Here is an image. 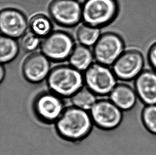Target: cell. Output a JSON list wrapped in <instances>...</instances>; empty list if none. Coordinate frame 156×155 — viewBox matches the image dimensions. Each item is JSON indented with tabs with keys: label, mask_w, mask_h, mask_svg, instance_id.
<instances>
[{
	"label": "cell",
	"mask_w": 156,
	"mask_h": 155,
	"mask_svg": "<svg viewBox=\"0 0 156 155\" xmlns=\"http://www.w3.org/2000/svg\"><path fill=\"white\" fill-rule=\"evenodd\" d=\"M93 57L87 46L76 45L69 57L70 65L80 71H86L92 64Z\"/></svg>",
	"instance_id": "cell-15"
},
{
	"label": "cell",
	"mask_w": 156,
	"mask_h": 155,
	"mask_svg": "<svg viewBox=\"0 0 156 155\" xmlns=\"http://www.w3.org/2000/svg\"><path fill=\"white\" fill-rule=\"evenodd\" d=\"M93 124L88 111L73 106L65 109L55 122V128L62 138L74 141L81 140L88 135Z\"/></svg>",
	"instance_id": "cell-1"
},
{
	"label": "cell",
	"mask_w": 156,
	"mask_h": 155,
	"mask_svg": "<svg viewBox=\"0 0 156 155\" xmlns=\"http://www.w3.org/2000/svg\"><path fill=\"white\" fill-rule=\"evenodd\" d=\"M144 55L137 50H125L112 64V70L117 78L122 80L135 79L143 71Z\"/></svg>",
	"instance_id": "cell-7"
},
{
	"label": "cell",
	"mask_w": 156,
	"mask_h": 155,
	"mask_svg": "<svg viewBox=\"0 0 156 155\" xmlns=\"http://www.w3.org/2000/svg\"><path fill=\"white\" fill-rule=\"evenodd\" d=\"M80 71L71 65H60L53 68L47 78L51 91L62 97H72L84 83Z\"/></svg>",
	"instance_id": "cell-2"
},
{
	"label": "cell",
	"mask_w": 156,
	"mask_h": 155,
	"mask_svg": "<svg viewBox=\"0 0 156 155\" xmlns=\"http://www.w3.org/2000/svg\"><path fill=\"white\" fill-rule=\"evenodd\" d=\"M21 46L27 52H33L38 48L40 44V37L33 32H28L23 35L21 39Z\"/></svg>",
	"instance_id": "cell-21"
},
{
	"label": "cell",
	"mask_w": 156,
	"mask_h": 155,
	"mask_svg": "<svg viewBox=\"0 0 156 155\" xmlns=\"http://www.w3.org/2000/svg\"><path fill=\"white\" fill-rule=\"evenodd\" d=\"M49 10L52 18L65 27L74 26L82 19V5L76 0H53Z\"/></svg>",
	"instance_id": "cell-10"
},
{
	"label": "cell",
	"mask_w": 156,
	"mask_h": 155,
	"mask_svg": "<svg viewBox=\"0 0 156 155\" xmlns=\"http://www.w3.org/2000/svg\"><path fill=\"white\" fill-rule=\"evenodd\" d=\"M99 28L85 23L79 26L76 32V36L80 44L86 46L94 45L100 36Z\"/></svg>",
	"instance_id": "cell-19"
},
{
	"label": "cell",
	"mask_w": 156,
	"mask_h": 155,
	"mask_svg": "<svg viewBox=\"0 0 156 155\" xmlns=\"http://www.w3.org/2000/svg\"><path fill=\"white\" fill-rule=\"evenodd\" d=\"M74 40L69 34L62 31L51 32L41 44L43 54L53 61H61L68 57L75 47Z\"/></svg>",
	"instance_id": "cell-6"
},
{
	"label": "cell",
	"mask_w": 156,
	"mask_h": 155,
	"mask_svg": "<svg viewBox=\"0 0 156 155\" xmlns=\"http://www.w3.org/2000/svg\"><path fill=\"white\" fill-rule=\"evenodd\" d=\"M137 96L147 105H156V71L145 70L135 78Z\"/></svg>",
	"instance_id": "cell-13"
},
{
	"label": "cell",
	"mask_w": 156,
	"mask_h": 155,
	"mask_svg": "<svg viewBox=\"0 0 156 155\" xmlns=\"http://www.w3.org/2000/svg\"><path fill=\"white\" fill-rule=\"evenodd\" d=\"M110 100L122 111H128L135 105L137 94L131 87L125 84H116L109 94Z\"/></svg>",
	"instance_id": "cell-14"
},
{
	"label": "cell",
	"mask_w": 156,
	"mask_h": 155,
	"mask_svg": "<svg viewBox=\"0 0 156 155\" xmlns=\"http://www.w3.org/2000/svg\"><path fill=\"white\" fill-rule=\"evenodd\" d=\"M49 60L43 53H36L28 56L22 67L26 79L32 83H38L47 79L51 71Z\"/></svg>",
	"instance_id": "cell-12"
},
{
	"label": "cell",
	"mask_w": 156,
	"mask_h": 155,
	"mask_svg": "<svg viewBox=\"0 0 156 155\" xmlns=\"http://www.w3.org/2000/svg\"><path fill=\"white\" fill-rule=\"evenodd\" d=\"M62 97L52 91L41 93L35 99L34 112L39 119L47 123L56 122L65 109Z\"/></svg>",
	"instance_id": "cell-8"
},
{
	"label": "cell",
	"mask_w": 156,
	"mask_h": 155,
	"mask_svg": "<svg viewBox=\"0 0 156 155\" xmlns=\"http://www.w3.org/2000/svg\"><path fill=\"white\" fill-rule=\"evenodd\" d=\"M124 40L115 33H105L100 35L94 45L93 55L98 63L112 65L124 52Z\"/></svg>",
	"instance_id": "cell-5"
},
{
	"label": "cell",
	"mask_w": 156,
	"mask_h": 155,
	"mask_svg": "<svg viewBox=\"0 0 156 155\" xmlns=\"http://www.w3.org/2000/svg\"><path fill=\"white\" fill-rule=\"evenodd\" d=\"M4 74H5V70H4V67H3V66H1V68H0V80H1V81H2L3 79Z\"/></svg>",
	"instance_id": "cell-23"
},
{
	"label": "cell",
	"mask_w": 156,
	"mask_h": 155,
	"mask_svg": "<svg viewBox=\"0 0 156 155\" xmlns=\"http://www.w3.org/2000/svg\"><path fill=\"white\" fill-rule=\"evenodd\" d=\"M97 95L86 87H83L72 97L73 106L85 111H90L97 102Z\"/></svg>",
	"instance_id": "cell-16"
},
{
	"label": "cell",
	"mask_w": 156,
	"mask_h": 155,
	"mask_svg": "<svg viewBox=\"0 0 156 155\" xmlns=\"http://www.w3.org/2000/svg\"><path fill=\"white\" fill-rule=\"evenodd\" d=\"M30 31L38 37H47L51 33L52 24L47 16L38 14L30 20Z\"/></svg>",
	"instance_id": "cell-18"
},
{
	"label": "cell",
	"mask_w": 156,
	"mask_h": 155,
	"mask_svg": "<svg viewBox=\"0 0 156 155\" xmlns=\"http://www.w3.org/2000/svg\"><path fill=\"white\" fill-rule=\"evenodd\" d=\"M82 9L85 23L99 28L114 21L118 15L119 5L117 0H85Z\"/></svg>",
	"instance_id": "cell-3"
},
{
	"label": "cell",
	"mask_w": 156,
	"mask_h": 155,
	"mask_svg": "<svg viewBox=\"0 0 156 155\" xmlns=\"http://www.w3.org/2000/svg\"><path fill=\"white\" fill-rule=\"evenodd\" d=\"M19 52V46L14 38L2 35L0 38V61L2 63L10 62Z\"/></svg>",
	"instance_id": "cell-17"
},
{
	"label": "cell",
	"mask_w": 156,
	"mask_h": 155,
	"mask_svg": "<svg viewBox=\"0 0 156 155\" xmlns=\"http://www.w3.org/2000/svg\"><path fill=\"white\" fill-rule=\"evenodd\" d=\"M142 119L146 129L156 135V105L146 106L142 111Z\"/></svg>",
	"instance_id": "cell-20"
},
{
	"label": "cell",
	"mask_w": 156,
	"mask_h": 155,
	"mask_svg": "<svg viewBox=\"0 0 156 155\" xmlns=\"http://www.w3.org/2000/svg\"><path fill=\"white\" fill-rule=\"evenodd\" d=\"M93 124L104 130H112L120 124L122 110L110 100L97 101L90 111Z\"/></svg>",
	"instance_id": "cell-9"
},
{
	"label": "cell",
	"mask_w": 156,
	"mask_h": 155,
	"mask_svg": "<svg viewBox=\"0 0 156 155\" xmlns=\"http://www.w3.org/2000/svg\"><path fill=\"white\" fill-rule=\"evenodd\" d=\"M85 71V84L97 95L109 94L116 86L117 78L107 65L94 63Z\"/></svg>",
	"instance_id": "cell-4"
},
{
	"label": "cell",
	"mask_w": 156,
	"mask_h": 155,
	"mask_svg": "<svg viewBox=\"0 0 156 155\" xmlns=\"http://www.w3.org/2000/svg\"><path fill=\"white\" fill-rule=\"evenodd\" d=\"M27 21L23 13L14 9H5L0 15L1 33L11 38H18L25 34Z\"/></svg>",
	"instance_id": "cell-11"
},
{
	"label": "cell",
	"mask_w": 156,
	"mask_h": 155,
	"mask_svg": "<svg viewBox=\"0 0 156 155\" xmlns=\"http://www.w3.org/2000/svg\"><path fill=\"white\" fill-rule=\"evenodd\" d=\"M147 58L150 67L156 71V42L150 45L148 50Z\"/></svg>",
	"instance_id": "cell-22"
}]
</instances>
